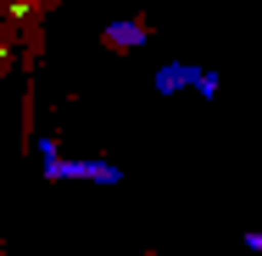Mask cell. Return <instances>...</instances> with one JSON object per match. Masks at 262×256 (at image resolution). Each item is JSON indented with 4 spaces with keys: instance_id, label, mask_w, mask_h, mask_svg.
I'll use <instances>...</instances> for the list:
<instances>
[{
    "instance_id": "3",
    "label": "cell",
    "mask_w": 262,
    "mask_h": 256,
    "mask_svg": "<svg viewBox=\"0 0 262 256\" xmlns=\"http://www.w3.org/2000/svg\"><path fill=\"white\" fill-rule=\"evenodd\" d=\"M106 45H145V28L140 22H112L106 28Z\"/></svg>"
},
{
    "instance_id": "4",
    "label": "cell",
    "mask_w": 262,
    "mask_h": 256,
    "mask_svg": "<svg viewBox=\"0 0 262 256\" xmlns=\"http://www.w3.org/2000/svg\"><path fill=\"white\" fill-rule=\"evenodd\" d=\"M246 245H251V251H257V256H262V234H246Z\"/></svg>"
},
{
    "instance_id": "1",
    "label": "cell",
    "mask_w": 262,
    "mask_h": 256,
    "mask_svg": "<svg viewBox=\"0 0 262 256\" xmlns=\"http://www.w3.org/2000/svg\"><path fill=\"white\" fill-rule=\"evenodd\" d=\"M45 178H95V184H123V167H112V161H45Z\"/></svg>"
},
{
    "instance_id": "2",
    "label": "cell",
    "mask_w": 262,
    "mask_h": 256,
    "mask_svg": "<svg viewBox=\"0 0 262 256\" xmlns=\"http://www.w3.org/2000/svg\"><path fill=\"white\" fill-rule=\"evenodd\" d=\"M195 78H201V73H190V67H162V73H157V89L173 95V89H184V84H195Z\"/></svg>"
}]
</instances>
